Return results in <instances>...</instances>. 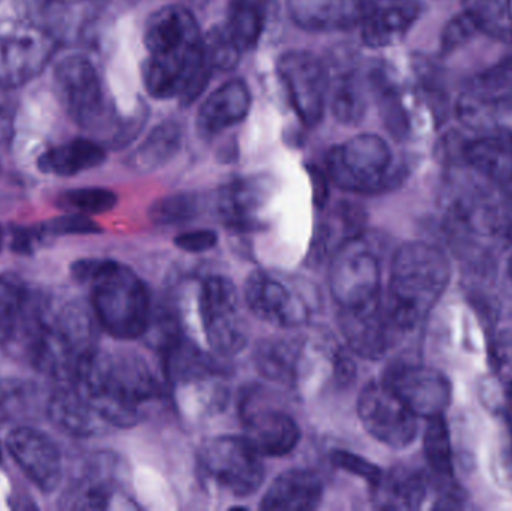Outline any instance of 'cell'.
<instances>
[{"mask_svg": "<svg viewBox=\"0 0 512 511\" xmlns=\"http://www.w3.org/2000/svg\"><path fill=\"white\" fill-rule=\"evenodd\" d=\"M110 428L138 425L144 405L161 395V387L143 357L129 351L96 350L74 381Z\"/></svg>", "mask_w": 512, "mask_h": 511, "instance_id": "1", "label": "cell"}, {"mask_svg": "<svg viewBox=\"0 0 512 511\" xmlns=\"http://www.w3.org/2000/svg\"><path fill=\"white\" fill-rule=\"evenodd\" d=\"M451 266L438 246L408 242L391 261L390 285L382 305L403 333L414 330L450 285Z\"/></svg>", "mask_w": 512, "mask_h": 511, "instance_id": "2", "label": "cell"}, {"mask_svg": "<svg viewBox=\"0 0 512 511\" xmlns=\"http://www.w3.org/2000/svg\"><path fill=\"white\" fill-rule=\"evenodd\" d=\"M96 326L92 306L83 302L66 303L59 311L51 309L26 357L42 374L62 384L74 383L84 363L98 350Z\"/></svg>", "mask_w": 512, "mask_h": 511, "instance_id": "3", "label": "cell"}, {"mask_svg": "<svg viewBox=\"0 0 512 511\" xmlns=\"http://www.w3.org/2000/svg\"><path fill=\"white\" fill-rule=\"evenodd\" d=\"M90 285V306L99 327L120 341L143 338L152 305L137 273L113 260H98Z\"/></svg>", "mask_w": 512, "mask_h": 511, "instance_id": "4", "label": "cell"}, {"mask_svg": "<svg viewBox=\"0 0 512 511\" xmlns=\"http://www.w3.org/2000/svg\"><path fill=\"white\" fill-rule=\"evenodd\" d=\"M327 174L342 191L376 195L396 188L402 182L403 168L384 138L360 134L331 147Z\"/></svg>", "mask_w": 512, "mask_h": 511, "instance_id": "5", "label": "cell"}, {"mask_svg": "<svg viewBox=\"0 0 512 511\" xmlns=\"http://www.w3.org/2000/svg\"><path fill=\"white\" fill-rule=\"evenodd\" d=\"M381 263L364 234L330 258L328 287L340 309L363 308L381 299Z\"/></svg>", "mask_w": 512, "mask_h": 511, "instance_id": "6", "label": "cell"}, {"mask_svg": "<svg viewBox=\"0 0 512 511\" xmlns=\"http://www.w3.org/2000/svg\"><path fill=\"white\" fill-rule=\"evenodd\" d=\"M200 315L207 342L219 357H234L248 345L236 285L227 276L210 275L200 288Z\"/></svg>", "mask_w": 512, "mask_h": 511, "instance_id": "7", "label": "cell"}, {"mask_svg": "<svg viewBox=\"0 0 512 511\" xmlns=\"http://www.w3.org/2000/svg\"><path fill=\"white\" fill-rule=\"evenodd\" d=\"M262 456L243 437L222 435L201 446L198 462L209 479L234 497L254 495L265 479Z\"/></svg>", "mask_w": 512, "mask_h": 511, "instance_id": "8", "label": "cell"}, {"mask_svg": "<svg viewBox=\"0 0 512 511\" xmlns=\"http://www.w3.org/2000/svg\"><path fill=\"white\" fill-rule=\"evenodd\" d=\"M57 42L45 27L30 21L0 23V86L21 87L38 77Z\"/></svg>", "mask_w": 512, "mask_h": 511, "instance_id": "9", "label": "cell"}, {"mask_svg": "<svg viewBox=\"0 0 512 511\" xmlns=\"http://www.w3.org/2000/svg\"><path fill=\"white\" fill-rule=\"evenodd\" d=\"M457 113L466 126L483 134L512 132V63L475 78L460 96Z\"/></svg>", "mask_w": 512, "mask_h": 511, "instance_id": "10", "label": "cell"}, {"mask_svg": "<svg viewBox=\"0 0 512 511\" xmlns=\"http://www.w3.org/2000/svg\"><path fill=\"white\" fill-rule=\"evenodd\" d=\"M243 438L259 456L282 458L294 452L301 440L297 422L280 408L267 402L259 387L243 393L239 405Z\"/></svg>", "mask_w": 512, "mask_h": 511, "instance_id": "11", "label": "cell"}, {"mask_svg": "<svg viewBox=\"0 0 512 511\" xmlns=\"http://www.w3.org/2000/svg\"><path fill=\"white\" fill-rule=\"evenodd\" d=\"M277 74L300 122L315 128L324 119L330 78L324 62L306 50H291L277 60Z\"/></svg>", "mask_w": 512, "mask_h": 511, "instance_id": "12", "label": "cell"}, {"mask_svg": "<svg viewBox=\"0 0 512 511\" xmlns=\"http://www.w3.org/2000/svg\"><path fill=\"white\" fill-rule=\"evenodd\" d=\"M54 81L71 119L93 131L107 119L104 87L95 65L83 54H69L54 66Z\"/></svg>", "mask_w": 512, "mask_h": 511, "instance_id": "13", "label": "cell"}, {"mask_svg": "<svg viewBox=\"0 0 512 511\" xmlns=\"http://www.w3.org/2000/svg\"><path fill=\"white\" fill-rule=\"evenodd\" d=\"M358 417L376 441L391 449H406L418 435V417L384 383H370L361 390Z\"/></svg>", "mask_w": 512, "mask_h": 511, "instance_id": "14", "label": "cell"}, {"mask_svg": "<svg viewBox=\"0 0 512 511\" xmlns=\"http://www.w3.org/2000/svg\"><path fill=\"white\" fill-rule=\"evenodd\" d=\"M50 309L44 296L30 291L18 276L0 275V347L21 345L26 353Z\"/></svg>", "mask_w": 512, "mask_h": 511, "instance_id": "15", "label": "cell"}, {"mask_svg": "<svg viewBox=\"0 0 512 511\" xmlns=\"http://www.w3.org/2000/svg\"><path fill=\"white\" fill-rule=\"evenodd\" d=\"M382 383L390 387L417 417L444 416L453 398V386L442 372L417 363H393Z\"/></svg>", "mask_w": 512, "mask_h": 511, "instance_id": "16", "label": "cell"}, {"mask_svg": "<svg viewBox=\"0 0 512 511\" xmlns=\"http://www.w3.org/2000/svg\"><path fill=\"white\" fill-rule=\"evenodd\" d=\"M119 459L113 453L90 456L62 498L63 509L110 510L125 501V488L120 480Z\"/></svg>", "mask_w": 512, "mask_h": 511, "instance_id": "17", "label": "cell"}, {"mask_svg": "<svg viewBox=\"0 0 512 511\" xmlns=\"http://www.w3.org/2000/svg\"><path fill=\"white\" fill-rule=\"evenodd\" d=\"M339 327L352 353L367 360L384 359L405 335L385 311L382 296L363 308H339Z\"/></svg>", "mask_w": 512, "mask_h": 511, "instance_id": "18", "label": "cell"}, {"mask_svg": "<svg viewBox=\"0 0 512 511\" xmlns=\"http://www.w3.org/2000/svg\"><path fill=\"white\" fill-rule=\"evenodd\" d=\"M6 449L27 479L44 494L54 492L62 480L59 447L44 432L29 426L14 429L6 437Z\"/></svg>", "mask_w": 512, "mask_h": 511, "instance_id": "19", "label": "cell"}, {"mask_svg": "<svg viewBox=\"0 0 512 511\" xmlns=\"http://www.w3.org/2000/svg\"><path fill=\"white\" fill-rule=\"evenodd\" d=\"M245 300L252 314L271 326L292 329L306 323L307 306L282 281L255 270L246 279Z\"/></svg>", "mask_w": 512, "mask_h": 511, "instance_id": "20", "label": "cell"}, {"mask_svg": "<svg viewBox=\"0 0 512 511\" xmlns=\"http://www.w3.org/2000/svg\"><path fill=\"white\" fill-rule=\"evenodd\" d=\"M164 372L171 389H219L224 378V368L216 357L198 347L186 336H180L162 351Z\"/></svg>", "mask_w": 512, "mask_h": 511, "instance_id": "21", "label": "cell"}, {"mask_svg": "<svg viewBox=\"0 0 512 511\" xmlns=\"http://www.w3.org/2000/svg\"><path fill=\"white\" fill-rule=\"evenodd\" d=\"M271 192L273 182L267 176L239 177L231 180L219 189L216 200L219 216L231 230L239 233L258 231L262 225L258 215L268 203Z\"/></svg>", "mask_w": 512, "mask_h": 511, "instance_id": "22", "label": "cell"}, {"mask_svg": "<svg viewBox=\"0 0 512 511\" xmlns=\"http://www.w3.org/2000/svg\"><path fill=\"white\" fill-rule=\"evenodd\" d=\"M378 0H288L295 26L307 32H339L360 27Z\"/></svg>", "mask_w": 512, "mask_h": 511, "instance_id": "23", "label": "cell"}, {"mask_svg": "<svg viewBox=\"0 0 512 511\" xmlns=\"http://www.w3.org/2000/svg\"><path fill=\"white\" fill-rule=\"evenodd\" d=\"M201 41L200 24L186 6L165 5L147 18L144 45L149 54L180 53L197 48Z\"/></svg>", "mask_w": 512, "mask_h": 511, "instance_id": "24", "label": "cell"}, {"mask_svg": "<svg viewBox=\"0 0 512 511\" xmlns=\"http://www.w3.org/2000/svg\"><path fill=\"white\" fill-rule=\"evenodd\" d=\"M252 95L242 78H233L222 84L203 102L197 114L198 134L204 140L239 125L251 111Z\"/></svg>", "mask_w": 512, "mask_h": 511, "instance_id": "25", "label": "cell"}, {"mask_svg": "<svg viewBox=\"0 0 512 511\" xmlns=\"http://www.w3.org/2000/svg\"><path fill=\"white\" fill-rule=\"evenodd\" d=\"M47 414L59 431L75 438L96 437L111 429L74 383L62 384L50 396Z\"/></svg>", "mask_w": 512, "mask_h": 511, "instance_id": "26", "label": "cell"}, {"mask_svg": "<svg viewBox=\"0 0 512 511\" xmlns=\"http://www.w3.org/2000/svg\"><path fill=\"white\" fill-rule=\"evenodd\" d=\"M421 12L420 0H378L361 23V38L370 48L391 47L408 35Z\"/></svg>", "mask_w": 512, "mask_h": 511, "instance_id": "27", "label": "cell"}, {"mask_svg": "<svg viewBox=\"0 0 512 511\" xmlns=\"http://www.w3.org/2000/svg\"><path fill=\"white\" fill-rule=\"evenodd\" d=\"M324 497L321 477L312 470L294 468L279 474L262 497L265 511H310L318 509Z\"/></svg>", "mask_w": 512, "mask_h": 511, "instance_id": "28", "label": "cell"}, {"mask_svg": "<svg viewBox=\"0 0 512 511\" xmlns=\"http://www.w3.org/2000/svg\"><path fill=\"white\" fill-rule=\"evenodd\" d=\"M366 222V210L360 204L351 201L337 204L327 221L321 222L316 228L307 258L309 263L319 266L330 261L345 243L363 236Z\"/></svg>", "mask_w": 512, "mask_h": 511, "instance_id": "29", "label": "cell"}, {"mask_svg": "<svg viewBox=\"0 0 512 511\" xmlns=\"http://www.w3.org/2000/svg\"><path fill=\"white\" fill-rule=\"evenodd\" d=\"M430 480L418 468L399 465L382 473L373 486V503L379 510H418L426 503Z\"/></svg>", "mask_w": 512, "mask_h": 511, "instance_id": "30", "label": "cell"}, {"mask_svg": "<svg viewBox=\"0 0 512 511\" xmlns=\"http://www.w3.org/2000/svg\"><path fill=\"white\" fill-rule=\"evenodd\" d=\"M466 164L481 177L507 186L512 183V132H489L466 143Z\"/></svg>", "mask_w": 512, "mask_h": 511, "instance_id": "31", "label": "cell"}, {"mask_svg": "<svg viewBox=\"0 0 512 511\" xmlns=\"http://www.w3.org/2000/svg\"><path fill=\"white\" fill-rule=\"evenodd\" d=\"M107 150L92 138H72L39 155L36 167L48 176L72 177L104 164Z\"/></svg>", "mask_w": 512, "mask_h": 511, "instance_id": "32", "label": "cell"}, {"mask_svg": "<svg viewBox=\"0 0 512 511\" xmlns=\"http://www.w3.org/2000/svg\"><path fill=\"white\" fill-rule=\"evenodd\" d=\"M303 347V341L297 336L261 339L254 350L255 368L267 380L292 386L300 371Z\"/></svg>", "mask_w": 512, "mask_h": 511, "instance_id": "33", "label": "cell"}, {"mask_svg": "<svg viewBox=\"0 0 512 511\" xmlns=\"http://www.w3.org/2000/svg\"><path fill=\"white\" fill-rule=\"evenodd\" d=\"M182 146V125L177 120H165L149 132L134 152L129 153L126 167L138 174L153 173L173 161Z\"/></svg>", "mask_w": 512, "mask_h": 511, "instance_id": "34", "label": "cell"}, {"mask_svg": "<svg viewBox=\"0 0 512 511\" xmlns=\"http://www.w3.org/2000/svg\"><path fill=\"white\" fill-rule=\"evenodd\" d=\"M268 5L270 0H231L225 26L243 53L258 47L267 26Z\"/></svg>", "mask_w": 512, "mask_h": 511, "instance_id": "35", "label": "cell"}, {"mask_svg": "<svg viewBox=\"0 0 512 511\" xmlns=\"http://www.w3.org/2000/svg\"><path fill=\"white\" fill-rule=\"evenodd\" d=\"M465 12L478 32L501 42H512V0H463Z\"/></svg>", "mask_w": 512, "mask_h": 511, "instance_id": "36", "label": "cell"}, {"mask_svg": "<svg viewBox=\"0 0 512 511\" xmlns=\"http://www.w3.org/2000/svg\"><path fill=\"white\" fill-rule=\"evenodd\" d=\"M370 84L378 98L379 113L385 128L396 140H405L409 134V117L396 87L382 71L370 74Z\"/></svg>", "mask_w": 512, "mask_h": 511, "instance_id": "37", "label": "cell"}, {"mask_svg": "<svg viewBox=\"0 0 512 511\" xmlns=\"http://www.w3.org/2000/svg\"><path fill=\"white\" fill-rule=\"evenodd\" d=\"M424 456L439 479L453 480L454 462L450 429L444 416L432 417L424 432Z\"/></svg>", "mask_w": 512, "mask_h": 511, "instance_id": "38", "label": "cell"}, {"mask_svg": "<svg viewBox=\"0 0 512 511\" xmlns=\"http://www.w3.org/2000/svg\"><path fill=\"white\" fill-rule=\"evenodd\" d=\"M366 95L357 74H346L334 87L330 110L334 119L345 126H357L366 114Z\"/></svg>", "mask_w": 512, "mask_h": 511, "instance_id": "39", "label": "cell"}, {"mask_svg": "<svg viewBox=\"0 0 512 511\" xmlns=\"http://www.w3.org/2000/svg\"><path fill=\"white\" fill-rule=\"evenodd\" d=\"M203 212V198L197 192H177L158 198L149 207V216L156 225H180L194 221Z\"/></svg>", "mask_w": 512, "mask_h": 511, "instance_id": "40", "label": "cell"}, {"mask_svg": "<svg viewBox=\"0 0 512 511\" xmlns=\"http://www.w3.org/2000/svg\"><path fill=\"white\" fill-rule=\"evenodd\" d=\"M203 56L213 72H231L239 66L243 50L227 26H213L203 35Z\"/></svg>", "mask_w": 512, "mask_h": 511, "instance_id": "41", "label": "cell"}, {"mask_svg": "<svg viewBox=\"0 0 512 511\" xmlns=\"http://www.w3.org/2000/svg\"><path fill=\"white\" fill-rule=\"evenodd\" d=\"M116 204V192L105 188L69 189L57 197V206L81 215H101L110 212Z\"/></svg>", "mask_w": 512, "mask_h": 511, "instance_id": "42", "label": "cell"}, {"mask_svg": "<svg viewBox=\"0 0 512 511\" xmlns=\"http://www.w3.org/2000/svg\"><path fill=\"white\" fill-rule=\"evenodd\" d=\"M483 224L490 233L512 242V183L505 186L498 200L490 201L489 206L484 207Z\"/></svg>", "mask_w": 512, "mask_h": 511, "instance_id": "43", "label": "cell"}, {"mask_svg": "<svg viewBox=\"0 0 512 511\" xmlns=\"http://www.w3.org/2000/svg\"><path fill=\"white\" fill-rule=\"evenodd\" d=\"M331 464L340 468V470L346 471V473L354 474V476L366 480L372 488L378 485L382 477L381 468L376 467L367 459L355 455V453L346 452V450H336V452L331 453Z\"/></svg>", "mask_w": 512, "mask_h": 511, "instance_id": "44", "label": "cell"}, {"mask_svg": "<svg viewBox=\"0 0 512 511\" xmlns=\"http://www.w3.org/2000/svg\"><path fill=\"white\" fill-rule=\"evenodd\" d=\"M45 236H71V234H95L101 233V228L81 213H71V215L60 216V218L51 219L41 225Z\"/></svg>", "mask_w": 512, "mask_h": 511, "instance_id": "45", "label": "cell"}, {"mask_svg": "<svg viewBox=\"0 0 512 511\" xmlns=\"http://www.w3.org/2000/svg\"><path fill=\"white\" fill-rule=\"evenodd\" d=\"M477 32L478 27L475 26L474 20L466 12L457 15L456 18H453L445 26L444 32H442V51L444 53H451V51L457 50V48L466 44Z\"/></svg>", "mask_w": 512, "mask_h": 511, "instance_id": "46", "label": "cell"}, {"mask_svg": "<svg viewBox=\"0 0 512 511\" xmlns=\"http://www.w3.org/2000/svg\"><path fill=\"white\" fill-rule=\"evenodd\" d=\"M177 248L189 254H201L218 245V234L212 230H192L179 234L174 240Z\"/></svg>", "mask_w": 512, "mask_h": 511, "instance_id": "47", "label": "cell"}, {"mask_svg": "<svg viewBox=\"0 0 512 511\" xmlns=\"http://www.w3.org/2000/svg\"><path fill=\"white\" fill-rule=\"evenodd\" d=\"M493 362L498 368L512 371V327L501 330L490 345Z\"/></svg>", "mask_w": 512, "mask_h": 511, "instance_id": "48", "label": "cell"}, {"mask_svg": "<svg viewBox=\"0 0 512 511\" xmlns=\"http://www.w3.org/2000/svg\"><path fill=\"white\" fill-rule=\"evenodd\" d=\"M310 183H312L313 203L318 209H324L330 198V177L327 171L321 170L316 165H307Z\"/></svg>", "mask_w": 512, "mask_h": 511, "instance_id": "49", "label": "cell"}, {"mask_svg": "<svg viewBox=\"0 0 512 511\" xmlns=\"http://www.w3.org/2000/svg\"><path fill=\"white\" fill-rule=\"evenodd\" d=\"M45 233L42 231L41 225L39 227L30 228H17L12 237V249L20 254H30L33 249L38 245L39 240L44 239Z\"/></svg>", "mask_w": 512, "mask_h": 511, "instance_id": "50", "label": "cell"}, {"mask_svg": "<svg viewBox=\"0 0 512 511\" xmlns=\"http://www.w3.org/2000/svg\"><path fill=\"white\" fill-rule=\"evenodd\" d=\"M333 371L337 383H340V386H346L354 381L357 369H355L354 360L345 351L339 350L334 354Z\"/></svg>", "mask_w": 512, "mask_h": 511, "instance_id": "51", "label": "cell"}, {"mask_svg": "<svg viewBox=\"0 0 512 511\" xmlns=\"http://www.w3.org/2000/svg\"><path fill=\"white\" fill-rule=\"evenodd\" d=\"M15 3L24 18L33 23V20L42 17L48 11L51 0H15Z\"/></svg>", "mask_w": 512, "mask_h": 511, "instance_id": "52", "label": "cell"}, {"mask_svg": "<svg viewBox=\"0 0 512 511\" xmlns=\"http://www.w3.org/2000/svg\"><path fill=\"white\" fill-rule=\"evenodd\" d=\"M6 398H8V390H6V387L3 386L2 381H0V407H2L3 402L6 401Z\"/></svg>", "mask_w": 512, "mask_h": 511, "instance_id": "53", "label": "cell"}, {"mask_svg": "<svg viewBox=\"0 0 512 511\" xmlns=\"http://www.w3.org/2000/svg\"><path fill=\"white\" fill-rule=\"evenodd\" d=\"M507 396H508V401H510V404L512 407V381L510 383V386H508Z\"/></svg>", "mask_w": 512, "mask_h": 511, "instance_id": "54", "label": "cell"}, {"mask_svg": "<svg viewBox=\"0 0 512 511\" xmlns=\"http://www.w3.org/2000/svg\"><path fill=\"white\" fill-rule=\"evenodd\" d=\"M508 275H510V278L512 279V255L510 261H508Z\"/></svg>", "mask_w": 512, "mask_h": 511, "instance_id": "55", "label": "cell"}, {"mask_svg": "<svg viewBox=\"0 0 512 511\" xmlns=\"http://www.w3.org/2000/svg\"><path fill=\"white\" fill-rule=\"evenodd\" d=\"M2 243H3V230H2V227H0V248H2Z\"/></svg>", "mask_w": 512, "mask_h": 511, "instance_id": "56", "label": "cell"}]
</instances>
